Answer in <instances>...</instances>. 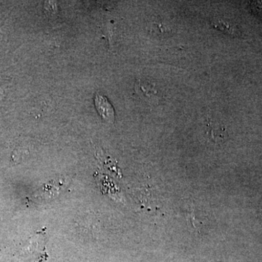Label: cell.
Masks as SVG:
<instances>
[{
    "mask_svg": "<svg viewBox=\"0 0 262 262\" xmlns=\"http://www.w3.org/2000/svg\"><path fill=\"white\" fill-rule=\"evenodd\" d=\"M95 102H96V108H97L100 115L106 121L113 122L114 118H115L113 108L111 103H108L106 98L102 97V96H100V95H97L95 98Z\"/></svg>",
    "mask_w": 262,
    "mask_h": 262,
    "instance_id": "1",
    "label": "cell"
},
{
    "mask_svg": "<svg viewBox=\"0 0 262 262\" xmlns=\"http://www.w3.org/2000/svg\"><path fill=\"white\" fill-rule=\"evenodd\" d=\"M251 8L255 15L262 18V2H252Z\"/></svg>",
    "mask_w": 262,
    "mask_h": 262,
    "instance_id": "2",
    "label": "cell"
}]
</instances>
